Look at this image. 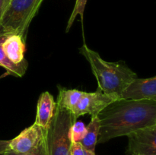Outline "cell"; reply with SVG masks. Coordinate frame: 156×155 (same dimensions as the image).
Masks as SVG:
<instances>
[{
  "label": "cell",
  "instance_id": "cell-9",
  "mask_svg": "<svg viewBox=\"0 0 156 155\" xmlns=\"http://www.w3.org/2000/svg\"><path fill=\"white\" fill-rule=\"evenodd\" d=\"M56 103L53 95L48 91L42 93L37 105V114L34 123L43 129H47L54 115Z\"/></svg>",
  "mask_w": 156,
  "mask_h": 155
},
{
  "label": "cell",
  "instance_id": "cell-11",
  "mask_svg": "<svg viewBox=\"0 0 156 155\" xmlns=\"http://www.w3.org/2000/svg\"><path fill=\"white\" fill-rule=\"evenodd\" d=\"M84 91L77 89H66L59 88L56 104L73 112L76 105L84 94Z\"/></svg>",
  "mask_w": 156,
  "mask_h": 155
},
{
  "label": "cell",
  "instance_id": "cell-7",
  "mask_svg": "<svg viewBox=\"0 0 156 155\" xmlns=\"http://www.w3.org/2000/svg\"><path fill=\"white\" fill-rule=\"evenodd\" d=\"M114 100H116L105 94L99 89L93 93L85 92L72 113L76 119L85 114H89L91 117L97 116Z\"/></svg>",
  "mask_w": 156,
  "mask_h": 155
},
{
  "label": "cell",
  "instance_id": "cell-4",
  "mask_svg": "<svg viewBox=\"0 0 156 155\" xmlns=\"http://www.w3.org/2000/svg\"><path fill=\"white\" fill-rule=\"evenodd\" d=\"M77 121L68 109L56 104L54 115L47 130L46 155H70L69 129Z\"/></svg>",
  "mask_w": 156,
  "mask_h": 155
},
{
  "label": "cell",
  "instance_id": "cell-18",
  "mask_svg": "<svg viewBox=\"0 0 156 155\" xmlns=\"http://www.w3.org/2000/svg\"><path fill=\"white\" fill-rule=\"evenodd\" d=\"M10 140H0V154L7 151L9 149V144Z\"/></svg>",
  "mask_w": 156,
  "mask_h": 155
},
{
  "label": "cell",
  "instance_id": "cell-5",
  "mask_svg": "<svg viewBox=\"0 0 156 155\" xmlns=\"http://www.w3.org/2000/svg\"><path fill=\"white\" fill-rule=\"evenodd\" d=\"M128 137V155H156V125L131 132Z\"/></svg>",
  "mask_w": 156,
  "mask_h": 155
},
{
  "label": "cell",
  "instance_id": "cell-15",
  "mask_svg": "<svg viewBox=\"0 0 156 155\" xmlns=\"http://www.w3.org/2000/svg\"><path fill=\"white\" fill-rule=\"evenodd\" d=\"M87 1H88V0H76V4H75L74 9H73V12H72L71 15H70L69 17V19L68 21V24H67L66 31L68 32L69 30V29L71 28L72 25H73V22H74V21L76 20L78 15H79L81 16L82 21L83 20L84 12H85Z\"/></svg>",
  "mask_w": 156,
  "mask_h": 155
},
{
  "label": "cell",
  "instance_id": "cell-1",
  "mask_svg": "<svg viewBox=\"0 0 156 155\" xmlns=\"http://www.w3.org/2000/svg\"><path fill=\"white\" fill-rule=\"evenodd\" d=\"M98 116L100 120L98 143L102 144L156 125V101L119 99L107 106Z\"/></svg>",
  "mask_w": 156,
  "mask_h": 155
},
{
  "label": "cell",
  "instance_id": "cell-8",
  "mask_svg": "<svg viewBox=\"0 0 156 155\" xmlns=\"http://www.w3.org/2000/svg\"><path fill=\"white\" fill-rule=\"evenodd\" d=\"M120 99L135 101H156V77L136 78L122 91Z\"/></svg>",
  "mask_w": 156,
  "mask_h": 155
},
{
  "label": "cell",
  "instance_id": "cell-14",
  "mask_svg": "<svg viewBox=\"0 0 156 155\" xmlns=\"http://www.w3.org/2000/svg\"><path fill=\"white\" fill-rule=\"evenodd\" d=\"M86 126L82 122L76 121L69 129V138L72 142H80L86 135Z\"/></svg>",
  "mask_w": 156,
  "mask_h": 155
},
{
  "label": "cell",
  "instance_id": "cell-17",
  "mask_svg": "<svg viewBox=\"0 0 156 155\" xmlns=\"http://www.w3.org/2000/svg\"><path fill=\"white\" fill-rule=\"evenodd\" d=\"M47 135V134H46ZM46 138V137H45ZM0 155H46V144H45V139L43 141L42 144L37 147L35 150H34L31 153H17L15 152H12L11 150H8L5 153H2Z\"/></svg>",
  "mask_w": 156,
  "mask_h": 155
},
{
  "label": "cell",
  "instance_id": "cell-13",
  "mask_svg": "<svg viewBox=\"0 0 156 155\" xmlns=\"http://www.w3.org/2000/svg\"><path fill=\"white\" fill-rule=\"evenodd\" d=\"M86 135L80 143L84 147L94 152L100 132V120L98 115L91 117V122L86 126Z\"/></svg>",
  "mask_w": 156,
  "mask_h": 155
},
{
  "label": "cell",
  "instance_id": "cell-6",
  "mask_svg": "<svg viewBox=\"0 0 156 155\" xmlns=\"http://www.w3.org/2000/svg\"><path fill=\"white\" fill-rule=\"evenodd\" d=\"M47 130L34 123L10 140L8 150L17 153H31L44 141Z\"/></svg>",
  "mask_w": 156,
  "mask_h": 155
},
{
  "label": "cell",
  "instance_id": "cell-2",
  "mask_svg": "<svg viewBox=\"0 0 156 155\" xmlns=\"http://www.w3.org/2000/svg\"><path fill=\"white\" fill-rule=\"evenodd\" d=\"M79 52L91 66L98 81V89L114 100H119L123 89L137 78V74L124 62H107L86 44L79 48Z\"/></svg>",
  "mask_w": 156,
  "mask_h": 155
},
{
  "label": "cell",
  "instance_id": "cell-12",
  "mask_svg": "<svg viewBox=\"0 0 156 155\" xmlns=\"http://www.w3.org/2000/svg\"><path fill=\"white\" fill-rule=\"evenodd\" d=\"M5 36H0V66L6 70L8 74H11L17 78L23 77L28 68V62L26 59L19 64H15L11 62L2 50L1 44Z\"/></svg>",
  "mask_w": 156,
  "mask_h": 155
},
{
  "label": "cell",
  "instance_id": "cell-16",
  "mask_svg": "<svg viewBox=\"0 0 156 155\" xmlns=\"http://www.w3.org/2000/svg\"><path fill=\"white\" fill-rule=\"evenodd\" d=\"M70 155H95V152L84 147L80 142H71Z\"/></svg>",
  "mask_w": 156,
  "mask_h": 155
},
{
  "label": "cell",
  "instance_id": "cell-19",
  "mask_svg": "<svg viewBox=\"0 0 156 155\" xmlns=\"http://www.w3.org/2000/svg\"><path fill=\"white\" fill-rule=\"evenodd\" d=\"M10 0H0V22H1L2 17L4 11L5 9L6 6L9 4Z\"/></svg>",
  "mask_w": 156,
  "mask_h": 155
},
{
  "label": "cell",
  "instance_id": "cell-10",
  "mask_svg": "<svg viewBox=\"0 0 156 155\" xmlns=\"http://www.w3.org/2000/svg\"><path fill=\"white\" fill-rule=\"evenodd\" d=\"M1 46L3 53L13 63L19 64L25 59V41L19 35L12 34L5 36Z\"/></svg>",
  "mask_w": 156,
  "mask_h": 155
},
{
  "label": "cell",
  "instance_id": "cell-20",
  "mask_svg": "<svg viewBox=\"0 0 156 155\" xmlns=\"http://www.w3.org/2000/svg\"><path fill=\"white\" fill-rule=\"evenodd\" d=\"M6 75H9V74H8V73H7V72H5V74H3L2 75L0 76V78H3V77H5Z\"/></svg>",
  "mask_w": 156,
  "mask_h": 155
},
{
  "label": "cell",
  "instance_id": "cell-3",
  "mask_svg": "<svg viewBox=\"0 0 156 155\" xmlns=\"http://www.w3.org/2000/svg\"><path fill=\"white\" fill-rule=\"evenodd\" d=\"M44 0H10L0 22V36L16 34L26 41L32 20Z\"/></svg>",
  "mask_w": 156,
  "mask_h": 155
}]
</instances>
